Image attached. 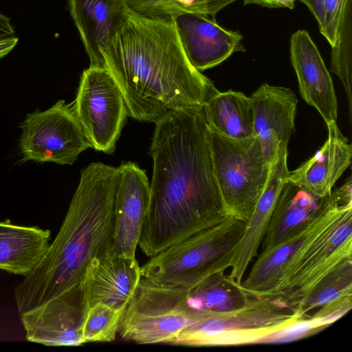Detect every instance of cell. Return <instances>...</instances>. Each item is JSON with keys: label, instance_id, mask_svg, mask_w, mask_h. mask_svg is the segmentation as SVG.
Segmentation results:
<instances>
[{"label": "cell", "instance_id": "6da1fadb", "mask_svg": "<svg viewBox=\"0 0 352 352\" xmlns=\"http://www.w3.org/2000/svg\"><path fill=\"white\" fill-rule=\"evenodd\" d=\"M155 124L149 204L138 243L148 257L228 216L204 107L170 111Z\"/></svg>", "mask_w": 352, "mask_h": 352}, {"label": "cell", "instance_id": "7a4b0ae2", "mask_svg": "<svg viewBox=\"0 0 352 352\" xmlns=\"http://www.w3.org/2000/svg\"><path fill=\"white\" fill-rule=\"evenodd\" d=\"M127 115L155 123L167 113L204 104L219 91L189 63L173 21L129 12L102 52Z\"/></svg>", "mask_w": 352, "mask_h": 352}, {"label": "cell", "instance_id": "3957f363", "mask_svg": "<svg viewBox=\"0 0 352 352\" xmlns=\"http://www.w3.org/2000/svg\"><path fill=\"white\" fill-rule=\"evenodd\" d=\"M117 167L94 162L80 172L60 228L36 268L14 290L19 315L82 289L90 261L111 252Z\"/></svg>", "mask_w": 352, "mask_h": 352}, {"label": "cell", "instance_id": "277c9868", "mask_svg": "<svg viewBox=\"0 0 352 352\" xmlns=\"http://www.w3.org/2000/svg\"><path fill=\"white\" fill-rule=\"evenodd\" d=\"M245 222L228 216L152 256L142 267V277L160 285L190 288L232 265Z\"/></svg>", "mask_w": 352, "mask_h": 352}, {"label": "cell", "instance_id": "5b68a950", "mask_svg": "<svg viewBox=\"0 0 352 352\" xmlns=\"http://www.w3.org/2000/svg\"><path fill=\"white\" fill-rule=\"evenodd\" d=\"M302 318L278 298L253 296L239 309L190 323L170 344L236 346L266 343L271 336Z\"/></svg>", "mask_w": 352, "mask_h": 352}, {"label": "cell", "instance_id": "8992f818", "mask_svg": "<svg viewBox=\"0 0 352 352\" xmlns=\"http://www.w3.org/2000/svg\"><path fill=\"white\" fill-rule=\"evenodd\" d=\"M209 131L215 176L227 214L246 223L266 185L271 164L255 135L234 140L210 128Z\"/></svg>", "mask_w": 352, "mask_h": 352}, {"label": "cell", "instance_id": "52a82bcc", "mask_svg": "<svg viewBox=\"0 0 352 352\" xmlns=\"http://www.w3.org/2000/svg\"><path fill=\"white\" fill-rule=\"evenodd\" d=\"M193 320L186 310L183 288L142 278L122 317L119 334L138 344H170Z\"/></svg>", "mask_w": 352, "mask_h": 352}, {"label": "cell", "instance_id": "ba28073f", "mask_svg": "<svg viewBox=\"0 0 352 352\" xmlns=\"http://www.w3.org/2000/svg\"><path fill=\"white\" fill-rule=\"evenodd\" d=\"M19 147L23 162L71 165L91 147L76 114L74 103L60 100L48 109L26 116L21 123Z\"/></svg>", "mask_w": 352, "mask_h": 352}, {"label": "cell", "instance_id": "9c48e42d", "mask_svg": "<svg viewBox=\"0 0 352 352\" xmlns=\"http://www.w3.org/2000/svg\"><path fill=\"white\" fill-rule=\"evenodd\" d=\"M73 103L91 148L113 153L128 115L122 94L109 72L98 67L85 69Z\"/></svg>", "mask_w": 352, "mask_h": 352}, {"label": "cell", "instance_id": "30bf717a", "mask_svg": "<svg viewBox=\"0 0 352 352\" xmlns=\"http://www.w3.org/2000/svg\"><path fill=\"white\" fill-rule=\"evenodd\" d=\"M352 202L344 199L336 191L329 199L317 216L301 231L282 243L261 250L248 277L241 285L254 296H272L287 282L293 269L309 245Z\"/></svg>", "mask_w": 352, "mask_h": 352}, {"label": "cell", "instance_id": "8fae6325", "mask_svg": "<svg viewBox=\"0 0 352 352\" xmlns=\"http://www.w3.org/2000/svg\"><path fill=\"white\" fill-rule=\"evenodd\" d=\"M349 258H352V207L346 209L309 245L285 285L270 296L279 298L297 313L318 283Z\"/></svg>", "mask_w": 352, "mask_h": 352}, {"label": "cell", "instance_id": "7c38bea8", "mask_svg": "<svg viewBox=\"0 0 352 352\" xmlns=\"http://www.w3.org/2000/svg\"><path fill=\"white\" fill-rule=\"evenodd\" d=\"M114 201V227L111 252L135 258L141 230L147 214L150 183L146 171L136 163L122 162Z\"/></svg>", "mask_w": 352, "mask_h": 352}, {"label": "cell", "instance_id": "4fadbf2b", "mask_svg": "<svg viewBox=\"0 0 352 352\" xmlns=\"http://www.w3.org/2000/svg\"><path fill=\"white\" fill-rule=\"evenodd\" d=\"M87 309L83 291L54 298L24 312L21 320L29 342L49 346L84 343L82 327Z\"/></svg>", "mask_w": 352, "mask_h": 352}, {"label": "cell", "instance_id": "5bb4252c", "mask_svg": "<svg viewBox=\"0 0 352 352\" xmlns=\"http://www.w3.org/2000/svg\"><path fill=\"white\" fill-rule=\"evenodd\" d=\"M173 23L187 59L199 72L244 51L242 35L225 29L209 16L186 12L175 16Z\"/></svg>", "mask_w": 352, "mask_h": 352}, {"label": "cell", "instance_id": "9a60e30c", "mask_svg": "<svg viewBox=\"0 0 352 352\" xmlns=\"http://www.w3.org/2000/svg\"><path fill=\"white\" fill-rule=\"evenodd\" d=\"M142 278V267L136 258L109 252L93 258L82 285L87 309L101 302L125 309Z\"/></svg>", "mask_w": 352, "mask_h": 352}, {"label": "cell", "instance_id": "2e32d148", "mask_svg": "<svg viewBox=\"0 0 352 352\" xmlns=\"http://www.w3.org/2000/svg\"><path fill=\"white\" fill-rule=\"evenodd\" d=\"M289 51L301 97L316 109L326 124L336 122L338 102L333 81L309 32H295L290 38Z\"/></svg>", "mask_w": 352, "mask_h": 352}, {"label": "cell", "instance_id": "e0dca14e", "mask_svg": "<svg viewBox=\"0 0 352 352\" xmlns=\"http://www.w3.org/2000/svg\"><path fill=\"white\" fill-rule=\"evenodd\" d=\"M250 98L254 131L266 160L272 164L280 146H287L294 131L298 99L289 88L263 83Z\"/></svg>", "mask_w": 352, "mask_h": 352}, {"label": "cell", "instance_id": "ac0fdd59", "mask_svg": "<svg viewBox=\"0 0 352 352\" xmlns=\"http://www.w3.org/2000/svg\"><path fill=\"white\" fill-rule=\"evenodd\" d=\"M287 156V146H280L271 164L264 190L236 247L230 275L239 284H241L250 263L258 255L275 202L289 173Z\"/></svg>", "mask_w": 352, "mask_h": 352}, {"label": "cell", "instance_id": "d6986e66", "mask_svg": "<svg viewBox=\"0 0 352 352\" xmlns=\"http://www.w3.org/2000/svg\"><path fill=\"white\" fill-rule=\"evenodd\" d=\"M327 140L321 148L300 166L289 171L285 182L325 197L351 164L352 146L336 122L327 124Z\"/></svg>", "mask_w": 352, "mask_h": 352}, {"label": "cell", "instance_id": "ffe728a7", "mask_svg": "<svg viewBox=\"0 0 352 352\" xmlns=\"http://www.w3.org/2000/svg\"><path fill=\"white\" fill-rule=\"evenodd\" d=\"M90 67H102V54L129 12L125 0H69Z\"/></svg>", "mask_w": 352, "mask_h": 352}, {"label": "cell", "instance_id": "44dd1931", "mask_svg": "<svg viewBox=\"0 0 352 352\" xmlns=\"http://www.w3.org/2000/svg\"><path fill=\"white\" fill-rule=\"evenodd\" d=\"M329 195L320 197L285 182L272 212L262 250L282 243L305 228L320 212Z\"/></svg>", "mask_w": 352, "mask_h": 352}, {"label": "cell", "instance_id": "7402d4cb", "mask_svg": "<svg viewBox=\"0 0 352 352\" xmlns=\"http://www.w3.org/2000/svg\"><path fill=\"white\" fill-rule=\"evenodd\" d=\"M50 235L37 226L0 221V270L23 276L32 273L50 247Z\"/></svg>", "mask_w": 352, "mask_h": 352}, {"label": "cell", "instance_id": "603a6c76", "mask_svg": "<svg viewBox=\"0 0 352 352\" xmlns=\"http://www.w3.org/2000/svg\"><path fill=\"white\" fill-rule=\"evenodd\" d=\"M182 288L186 310L193 322L239 309L253 297L225 272L210 276L192 287Z\"/></svg>", "mask_w": 352, "mask_h": 352}, {"label": "cell", "instance_id": "cb8c5ba5", "mask_svg": "<svg viewBox=\"0 0 352 352\" xmlns=\"http://www.w3.org/2000/svg\"><path fill=\"white\" fill-rule=\"evenodd\" d=\"M203 107L210 129L234 140L254 135L252 102L243 93L233 90L219 91Z\"/></svg>", "mask_w": 352, "mask_h": 352}, {"label": "cell", "instance_id": "d4e9b609", "mask_svg": "<svg viewBox=\"0 0 352 352\" xmlns=\"http://www.w3.org/2000/svg\"><path fill=\"white\" fill-rule=\"evenodd\" d=\"M238 0H125L130 12L151 20L173 21L177 15L195 12L214 18Z\"/></svg>", "mask_w": 352, "mask_h": 352}, {"label": "cell", "instance_id": "484cf974", "mask_svg": "<svg viewBox=\"0 0 352 352\" xmlns=\"http://www.w3.org/2000/svg\"><path fill=\"white\" fill-rule=\"evenodd\" d=\"M352 296V258L346 259L325 276L301 302L297 313L302 317L340 297Z\"/></svg>", "mask_w": 352, "mask_h": 352}, {"label": "cell", "instance_id": "4316f807", "mask_svg": "<svg viewBox=\"0 0 352 352\" xmlns=\"http://www.w3.org/2000/svg\"><path fill=\"white\" fill-rule=\"evenodd\" d=\"M331 72L344 88L349 119H352V0H347L338 27L336 41L331 46Z\"/></svg>", "mask_w": 352, "mask_h": 352}, {"label": "cell", "instance_id": "83f0119b", "mask_svg": "<svg viewBox=\"0 0 352 352\" xmlns=\"http://www.w3.org/2000/svg\"><path fill=\"white\" fill-rule=\"evenodd\" d=\"M124 310L116 309L101 302L88 307L82 327L84 343L113 341Z\"/></svg>", "mask_w": 352, "mask_h": 352}, {"label": "cell", "instance_id": "f1b7e54d", "mask_svg": "<svg viewBox=\"0 0 352 352\" xmlns=\"http://www.w3.org/2000/svg\"><path fill=\"white\" fill-rule=\"evenodd\" d=\"M347 0H324V12L320 33L333 46Z\"/></svg>", "mask_w": 352, "mask_h": 352}, {"label": "cell", "instance_id": "f546056e", "mask_svg": "<svg viewBox=\"0 0 352 352\" xmlns=\"http://www.w3.org/2000/svg\"><path fill=\"white\" fill-rule=\"evenodd\" d=\"M296 0H243L244 5L254 4L269 8L293 9Z\"/></svg>", "mask_w": 352, "mask_h": 352}, {"label": "cell", "instance_id": "4dcf8cb0", "mask_svg": "<svg viewBox=\"0 0 352 352\" xmlns=\"http://www.w3.org/2000/svg\"><path fill=\"white\" fill-rule=\"evenodd\" d=\"M304 3L315 17L318 27L322 23L324 12V0H299Z\"/></svg>", "mask_w": 352, "mask_h": 352}, {"label": "cell", "instance_id": "1f68e13d", "mask_svg": "<svg viewBox=\"0 0 352 352\" xmlns=\"http://www.w3.org/2000/svg\"><path fill=\"white\" fill-rule=\"evenodd\" d=\"M15 30L11 24V19L0 12V38L13 36Z\"/></svg>", "mask_w": 352, "mask_h": 352}, {"label": "cell", "instance_id": "d6a6232c", "mask_svg": "<svg viewBox=\"0 0 352 352\" xmlns=\"http://www.w3.org/2000/svg\"><path fill=\"white\" fill-rule=\"evenodd\" d=\"M19 38L14 36L0 38V59L10 53L18 43Z\"/></svg>", "mask_w": 352, "mask_h": 352}]
</instances>
